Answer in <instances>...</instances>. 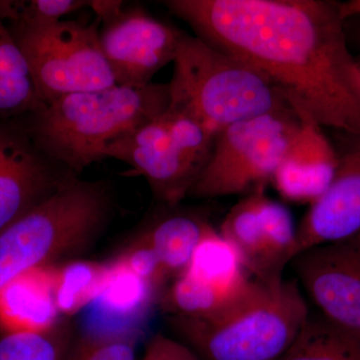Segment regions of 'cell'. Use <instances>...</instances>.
<instances>
[{"label":"cell","instance_id":"obj_1","mask_svg":"<svg viewBox=\"0 0 360 360\" xmlns=\"http://www.w3.org/2000/svg\"><path fill=\"white\" fill-rule=\"evenodd\" d=\"M196 37L272 84L297 116L360 134V68L340 4L326 0H168Z\"/></svg>","mask_w":360,"mask_h":360},{"label":"cell","instance_id":"obj_2","mask_svg":"<svg viewBox=\"0 0 360 360\" xmlns=\"http://www.w3.org/2000/svg\"><path fill=\"white\" fill-rule=\"evenodd\" d=\"M169 105L168 84L143 86L115 84L68 94L30 115L26 132L54 162L77 175L122 139Z\"/></svg>","mask_w":360,"mask_h":360},{"label":"cell","instance_id":"obj_3","mask_svg":"<svg viewBox=\"0 0 360 360\" xmlns=\"http://www.w3.org/2000/svg\"><path fill=\"white\" fill-rule=\"evenodd\" d=\"M310 314L297 281L253 279L238 300L207 317L169 316L202 360H278Z\"/></svg>","mask_w":360,"mask_h":360},{"label":"cell","instance_id":"obj_4","mask_svg":"<svg viewBox=\"0 0 360 360\" xmlns=\"http://www.w3.org/2000/svg\"><path fill=\"white\" fill-rule=\"evenodd\" d=\"M112 189L73 175L0 233V290L30 270L58 265L94 245L110 221Z\"/></svg>","mask_w":360,"mask_h":360},{"label":"cell","instance_id":"obj_5","mask_svg":"<svg viewBox=\"0 0 360 360\" xmlns=\"http://www.w3.org/2000/svg\"><path fill=\"white\" fill-rule=\"evenodd\" d=\"M172 63L168 108L193 116L214 134L236 122L293 110L258 71L184 30Z\"/></svg>","mask_w":360,"mask_h":360},{"label":"cell","instance_id":"obj_6","mask_svg":"<svg viewBox=\"0 0 360 360\" xmlns=\"http://www.w3.org/2000/svg\"><path fill=\"white\" fill-rule=\"evenodd\" d=\"M215 136L193 116L168 108L111 143L101 156L127 163L148 180L161 202L174 206L189 195L205 169Z\"/></svg>","mask_w":360,"mask_h":360},{"label":"cell","instance_id":"obj_7","mask_svg":"<svg viewBox=\"0 0 360 360\" xmlns=\"http://www.w3.org/2000/svg\"><path fill=\"white\" fill-rule=\"evenodd\" d=\"M300 127L295 111L286 110L224 127L189 195L214 198L265 189Z\"/></svg>","mask_w":360,"mask_h":360},{"label":"cell","instance_id":"obj_8","mask_svg":"<svg viewBox=\"0 0 360 360\" xmlns=\"http://www.w3.org/2000/svg\"><path fill=\"white\" fill-rule=\"evenodd\" d=\"M11 33L25 54L42 103L116 84L101 51L96 25L78 21L13 23Z\"/></svg>","mask_w":360,"mask_h":360},{"label":"cell","instance_id":"obj_9","mask_svg":"<svg viewBox=\"0 0 360 360\" xmlns=\"http://www.w3.org/2000/svg\"><path fill=\"white\" fill-rule=\"evenodd\" d=\"M291 264L319 314L360 341V236L303 251Z\"/></svg>","mask_w":360,"mask_h":360},{"label":"cell","instance_id":"obj_10","mask_svg":"<svg viewBox=\"0 0 360 360\" xmlns=\"http://www.w3.org/2000/svg\"><path fill=\"white\" fill-rule=\"evenodd\" d=\"M181 32L141 7H123L99 32L101 51L115 84H151L158 71L174 63Z\"/></svg>","mask_w":360,"mask_h":360},{"label":"cell","instance_id":"obj_11","mask_svg":"<svg viewBox=\"0 0 360 360\" xmlns=\"http://www.w3.org/2000/svg\"><path fill=\"white\" fill-rule=\"evenodd\" d=\"M73 175L45 155L25 129L0 123V233Z\"/></svg>","mask_w":360,"mask_h":360},{"label":"cell","instance_id":"obj_12","mask_svg":"<svg viewBox=\"0 0 360 360\" xmlns=\"http://www.w3.org/2000/svg\"><path fill=\"white\" fill-rule=\"evenodd\" d=\"M330 186L297 226L295 257L303 251L360 236V134H345Z\"/></svg>","mask_w":360,"mask_h":360},{"label":"cell","instance_id":"obj_13","mask_svg":"<svg viewBox=\"0 0 360 360\" xmlns=\"http://www.w3.org/2000/svg\"><path fill=\"white\" fill-rule=\"evenodd\" d=\"M300 127L293 137L271 184L283 200L314 203L330 186L338 153L321 125L298 116Z\"/></svg>","mask_w":360,"mask_h":360},{"label":"cell","instance_id":"obj_14","mask_svg":"<svg viewBox=\"0 0 360 360\" xmlns=\"http://www.w3.org/2000/svg\"><path fill=\"white\" fill-rule=\"evenodd\" d=\"M54 266L30 270L0 290V326L4 333L56 330L60 314L54 300Z\"/></svg>","mask_w":360,"mask_h":360},{"label":"cell","instance_id":"obj_15","mask_svg":"<svg viewBox=\"0 0 360 360\" xmlns=\"http://www.w3.org/2000/svg\"><path fill=\"white\" fill-rule=\"evenodd\" d=\"M264 189L246 194L225 215L219 232L238 250L248 274L262 283L278 281L270 264L260 203Z\"/></svg>","mask_w":360,"mask_h":360},{"label":"cell","instance_id":"obj_16","mask_svg":"<svg viewBox=\"0 0 360 360\" xmlns=\"http://www.w3.org/2000/svg\"><path fill=\"white\" fill-rule=\"evenodd\" d=\"M184 274L229 295L243 292L252 281L238 250L212 225Z\"/></svg>","mask_w":360,"mask_h":360},{"label":"cell","instance_id":"obj_17","mask_svg":"<svg viewBox=\"0 0 360 360\" xmlns=\"http://www.w3.org/2000/svg\"><path fill=\"white\" fill-rule=\"evenodd\" d=\"M212 224L191 213L175 212L156 220L144 238L158 253L168 278L186 271L201 238Z\"/></svg>","mask_w":360,"mask_h":360},{"label":"cell","instance_id":"obj_18","mask_svg":"<svg viewBox=\"0 0 360 360\" xmlns=\"http://www.w3.org/2000/svg\"><path fill=\"white\" fill-rule=\"evenodd\" d=\"M44 106L25 54L11 30L0 20V115H30Z\"/></svg>","mask_w":360,"mask_h":360},{"label":"cell","instance_id":"obj_19","mask_svg":"<svg viewBox=\"0 0 360 360\" xmlns=\"http://www.w3.org/2000/svg\"><path fill=\"white\" fill-rule=\"evenodd\" d=\"M278 360H360V341L311 314Z\"/></svg>","mask_w":360,"mask_h":360},{"label":"cell","instance_id":"obj_20","mask_svg":"<svg viewBox=\"0 0 360 360\" xmlns=\"http://www.w3.org/2000/svg\"><path fill=\"white\" fill-rule=\"evenodd\" d=\"M110 264L72 260L54 266L53 292L59 314H77L103 292Z\"/></svg>","mask_w":360,"mask_h":360},{"label":"cell","instance_id":"obj_21","mask_svg":"<svg viewBox=\"0 0 360 360\" xmlns=\"http://www.w3.org/2000/svg\"><path fill=\"white\" fill-rule=\"evenodd\" d=\"M156 290L153 284L135 274L117 258L111 262L108 283L96 302L104 316L127 322L143 315Z\"/></svg>","mask_w":360,"mask_h":360},{"label":"cell","instance_id":"obj_22","mask_svg":"<svg viewBox=\"0 0 360 360\" xmlns=\"http://www.w3.org/2000/svg\"><path fill=\"white\" fill-rule=\"evenodd\" d=\"M250 285L238 295H229L182 274L174 278L165 295V304L175 316L207 317L229 307Z\"/></svg>","mask_w":360,"mask_h":360},{"label":"cell","instance_id":"obj_23","mask_svg":"<svg viewBox=\"0 0 360 360\" xmlns=\"http://www.w3.org/2000/svg\"><path fill=\"white\" fill-rule=\"evenodd\" d=\"M260 214L269 250L270 264L277 277L295 257L297 227L288 208L270 200L264 193L260 203Z\"/></svg>","mask_w":360,"mask_h":360},{"label":"cell","instance_id":"obj_24","mask_svg":"<svg viewBox=\"0 0 360 360\" xmlns=\"http://www.w3.org/2000/svg\"><path fill=\"white\" fill-rule=\"evenodd\" d=\"M68 350L65 338L56 330L0 335V360H63Z\"/></svg>","mask_w":360,"mask_h":360},{"label":"cell","instance_id":"obj_25","mask_svg":"<svg viewBox=\"0 0 360 360\" xmlns=\"http://www.w3.org/2000/svg\"><path fill=\"white\" fill-rule=\"evenodd\" d=\"M136 338L129 333L92 335L68 347L63 360H136Z\"/></svg>","mask_w":360,"mask_h":360},{"label":"cell","instance_id":"obj_26","mask_svg":"<svg viewBox=\"0 0 360 360\" xmlns=\"http://www.w3.org/2000/svg\"><path fill=\"white\" fill-rule=\"evenodd\" d=\"M134 245L118 258L135 274L148 281L158 290L167 281L168 277L158 253L144 238L143 234L137 239Z\"/></svg>","mask_w":360,"mask_h":360},{"label":"cell","instance_id":"obj_27","mask_svg":"<svg viewBox=\"0 0 360 360\" xmlns=\"http://www.w3.org/2000/svg\"><path fill=\"white\" fill-rule=\"evenodd\" d=\"M89 7L85 0H30L20 1V18L13 23L40 25L63 20L68 14Z\"/></svg>","mask_w":360,"mask_h":360},{"label":"cell","instance_id":"obj_28","mask_svg":"<svg viewBox=\"0 0 360 360\" xmlns=\"http://www.w3.org/2000/svg\"><path fill=\"white\" fill-rule=\"evenodd\" d=\"M141 360H201L191 347L163 335H153L146 343Z\"/></svg>","mask_w":360,"mask_h":360},{"label":"cell","instance_id":"obj_29","mask_svg":"<svg viewBox=\"0 0 360 360\" xmlns=\"http://www.w3.org/2000/svg\"><path fill=\"white\" fill-rule=\"evenodd\" d=\"M89 7L103 23L117 15L124 7V2L118 0H94L89 1Z\"/></svg>","mask_w":360,"mask_h":360},{"label":"cell","instance_id":"obj_30","mask_svg":"<svg viewBox=\"0 0 360 360\" xmlns=\"http://www.w3.org/2000/svg\"><path fill=\"white\" fill-rule=\"evenodd\" d=\"M340 14L343 20H347L350 16L360 15V0L340 4Z\"/></svg>","mask_w":360,"mask_h":360}]
</instances>
